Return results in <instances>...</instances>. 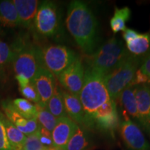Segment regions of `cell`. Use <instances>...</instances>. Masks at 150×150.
Segmentation results:
<instances>
[{"instance_id":"cell-1","label":"cell","mask_w":150,"mask_h":150,"mask_svg":"<svg viewBox=\"0 0 150 150\" xmlns=\"http://www.w3.org/2000/svg\"><path fill=\"white\" fill-rule=\"evenodd\" d=\"M66 27L81 51L87 56L96 50L98 23L95 15L83 1H71L67 9Z\"/></svg>"},{"instance_id":"cell-2","label":"cell","mask_w":150,"mask_h":150,"mask_svg":"<svg viewBox=\"0 0 150 150\" xmlns=\"http://www.w3.org/2000/svg\"><path fill=\"white\" fill-rule=\"evenodd\" d=\"M104 76L100 73L85 69L83 87L79 95L87 119L88 129L94 128L93 116L102 105L108 102L109 94L105 86Z\"/></svg>"},{"instance_id":"cell-3","label":"cell","mask_w":150,"mask_h":150,"mask_svg":"<svg viewBox=\"0 0 150 150\" xmlns=\"http://www.w3.org/2000/svg\"><path fill=\"white\" fill-rule=\"evenodd\" d=\"M130 55L122 41L112 37L86 58V68L105 76Z\"/></svg>"},{"instance_id":"cell-4","label":"cell","mask_w":150,"mask_h":150,"mask_svg":"<svg viewBox=\"0 0 150 150\" xmlns=\"http://www.w3.org/2000/svg\"><path fill=\"white\" fill-rule=\"evenodd\" d=\"M142 60L130 54L113 70L105 75L104 84L110 99L116 102L124 90L131 86Z\"/></svg>"},{"instance_id":"cell-5","label":"cell","mask_w":150,"mask_h":150,"mask_svg":"<svg viewBox=\"0 0 150 150\" xmlns=\"http://www.w3.org/2000/svg\"><path fill=\"white\" fill-rule=\"evenodd\" d=\"M13 68L16 76H22L31 81L42 67L40 48L29 42L20 41L13 50Z\"/></svg>"},{"instance_id":"cell-6","label":"cell","mask_w":150,"mask_h":150,"mask_svg":"<svg viewBox=\"0 0 150 150\" xmlns=\"http://www.w3.org/2000/svg\"><path fill=\"white\" fill-rule=\"evenodd\" d=\"M79 57L71 49L60 45H51L40 49L42 67L58 78Z\"/></svg>"},{"instance_id":"cell-7","label":"cell","mask_w":150,"mask_h":150,"mask_svg":"<svg viewBox=\"0 0 150 150\" xmlns=\"http://www.w3.org/2000/svg\"><path fill=\"white\" fill-rule=\"evenodd\" d=\"M34 26L38 33L43 36L56 35L60 26V13L57 5L50 1L41 3L35 16Z\"/></svg>"},{"instance_id":"cell-8","label":"cell","mask_w":150,"mask_h":150,"mask_svg":"<svg viewBox=\"0 0 150 150\" xmlns=\"http://www.w3.org/2000/svg\"><path fill=\"white\" fill-rule=\"evenodd\" d=\"M85 78V67L81 59H77L58 77L59 82L65 91L79 96Z\"/></svg>"},{"instance_id":"cell-9","label":"cell","mask_w":150,"mask_h":150,"mask_svg":"<svg viewBox=\"0 0 150 150\" xmlns=\"http://www.w3.org/2000/svg\"><path fill=\"white\" fill-rule=\"evenodd\" d=\"M93 121L94 127L112 134L119 126L116 102L110 99L102 105L94 113Z\"/></svg>"},{"instance_id":"cell-10","label":"cell","mask_w":150,"mask_h":150,"mask_svg":"<svg viewBox=\"0 0 150 150\" xmlns=\"http://www.w3.org/2000/svg\"><path fill=\"white\" fill-rule=\"evenodd\" d=\"M120 135L129 150H150V144L141 129L129 118L120 124Z\"/></svg>"},{"instance_id":"cell-11","label":"cell","mask_w":150,"mask_h":150,"mask_svg":"<svg viewBox=\"0 0 150 150\" xmlns=\"http://www.w3.org/2000/svg\"><path fill=\"white\" fill-rule=\"evenodd\" d=\"M1 106L7 119L26 136L35 134L40 129L36 119H28L20 114L11 101H4Z\"/></svg>"},{"instance_id":"cell-12","label":"cell","mask_w":150,"mask_h":150,"mask_svg":"<svg viewBox=\"0 0 150 150\" xmlns=\"http://www.w3.org/2000/svg\"><path fill=\"white\" fill-rule=\"evenodd\" d=\"M31 82L35 87L40 97L39 105L46 106L47 103L53 95L57 86L56 83V78L47 70L40 67Z\"/></svg>"},{"instance_id":"cell-13","label":"cell","mask_w":150,"mask_h":150,"mask_svg":"<svg viewBox=\"0 0 150 150\" xmlns=\"http://www.w3.org/2000/svg\"><path fill=\"white\" fill-rule=\"evenodd\" d=\"M140 125L150 134V87L146 84L135 86Z\"/></svg>"},{"instance_id":"cell-14","label":"cell","mask_w":150,"mask_h":150,"mask_svg":"<svg viewBox=\"0 0 150 150\" xmlns=\"http://www.w3.org/2000/svg\"><path fill=\"white\" fill-rule=\"evenodd\" d=\"M77 127L78 125L68 116L59 118L52 132L53 147L65 149L67 142Z\"/></svg>"},{"instance_id":"cell-15","label":"cell","mask_w":150,"mask_h":150,"mask_svg":"<svg viewBox=\"0 0 150 150\" xmlns=\"http://www.w3.org/2000/svg\"><path fill=\"white\" fill-rule=\"evenodd\" d=\"M62 95L67 115L78 126L89 129L86 114L79 96L72 95L65 90H62Z\"/></svg>"},{"instance_id":"cell-16","label":"cell","mask_w":150,"mask_h":150,"mask_svg":"<svg viewBox=\"0 0 150 150\" xmlns=\"http://www.w3.org/2000/svg\"><path fill=\"white\" fill-rule=\"evenodd\" d=\"M20 24L25 28L34 25V20L40 3L38 0H13Z\"/></svg>"},{"instance_id":"cell-17","label":"cell","mask_w":150,"mask_h":150,"mask_svg":"<svg viewBox=\"0 0 150 150\" xmlns=\"http://www.w3.org/2000/svg\"><path fill=\"white\" fill-rule=\"evenodd\" d=\"M117 100H119L120 103L122 107L124 109V112H126L128 116L132 117L137 124L140 125L139 115L137 108V102L136 94H135V86H129L124 90Z\"/></svg>"},{"instance_id":"cell-18","label":"cell","mask_w":150,"mask_h":150,"mask_svg":"<svg viewBox=\"0 0 150 150\" xmlns=\"http://www.w3.org/2000/svg\"><path fill=\"white\" fill-rule=\"evenodd\" d=\"M126 48L131 55L143 59L150 53V33H139L136 38L126 43Z\"/></svg>"},{"instance_id":"cell-19","label":"cell","mask_w":150,"mask_h":150,"mask_svg":"<svg viewBox=\"0 0 150 150\" xmlns=\"http://www.w3.org/2000/svg\"><path fill=\"white\" fill-rule=\"evenodd\" d=\"M92 145L89 129L78 126L67 142L65 150H88Z\"/></svg>"},{"instance_id":"cell-20","label":"cell","mask_w":150,"mask_h":150,"mask_svg":"<svg viewBox=\"0 0 150 150\" xmlns=\"http://www.w3.org/2000/svg\"><path fill=\"white\" fill-rule=\"evenodd\" d=\"M0 120L2 122L5 128L11 150H22V145L27 136L19 131L8 119L4 117L1 113Z\"/></svg>"},{"instance_id":"cell-21","label":"cell","mask_w":150,"mask_h":150,"mask_svg":"<svg viewBox=\"0 0 150 150\" xmlns=\"http://www.w3.org/2000/svg\"><path fill=\"white\" fill-rule=\"evenodd\" d=\"M0 22L6 27H13L20 24L16 8L13 1H0Z\"/></svg>"},{"instance_id":"cell-22","label":"cell","mask_w":150,"mask_h":150,"mask_svg":"<svg viewBox=\"0 0 150 150\" xmlns=\"http://www.w3.org/2000/svg\"><path fill=\"white\" fill-rule=\"evenodd\" d=\"M46 108L57 119L64 116H67L65 111L63 97L62 95V90L58 86H56L53 95L47 103Z\"/></svg>"},{"instance_id":"cell-23","label":"cell","mask_w":150,"mask_h":150,"mask_svg":"<svg viewBox=\"0 0 150 150\" xmlns=\"http://www.w3.org/2000/svg\"><path fill=\"white\" fill-rule=\"evenodd\" d=\"M131 17V10L128 7L115 8L114 15L110 19V26L114 33L124 31L126 29V22Z\"/></svg>"},{"instance_id":"cell-24","label":"cell","mask_w":150,"mask_h":150,"mask_svg":"<svg viewBox=\"0 0 150 150\" xmlns=\"http://www.w3.org/2000/svg\"><path fill=\"white\" fill-rule=\"evenodd\" d=\"M37 108V121L39 125L47 131L52 132L57 123V118L54 117L52 114L47 110L46 106L35 104Z\"/></svg>"},{"instance_id":"cell-25","label":"cell","mask_w":150,"mask_h":150,"mask_svg":"<svg viewBox=\"0 0 150 150\" xmlns=\"http://www.w3.org/2000/svg\"><path fill=\"white\" fill-rule=\"evenodd\" d=\"M13 104L18 112L25 117L28 119H36L37 108L35 104H33L27 99L23 98L14 99Z\"/></svg>"},{"instance_id":"cell-26","label":"cell","mask_w":150,"mask_h":150,"mask_svg":"<svg viewBox=\"0 0 150 150\" xmlns=\"http://www.w3.org/2000/svg\"><path fill=\"white\" fill-rule=\"evenodd\" d=\"M47 148L42 145L39 138V130L35 134L26 137L22 150H47Z\"/></svg>"},{"instance_id":"cell-27","label":"cell","mask_w":150,"mask_h":150,"mask_svg":"<svg viewBox=\"0 0 150 150\" xmlns=\"http://www.w3.org/2000/svg\"><path fill=\"white\" fill-rule=\"evenodd\" d=\"M20 91L22 96L25 97L28 101L34 102L35 104H40V97L31 82L23 88H20Z\"/></svg>"},{"instance_id":"cell-28","label":"cell","mask_w":150,"mask_h":150,"mask_svg":"<svg viewBox=\"0 0 150 150\" xmlns=\"http://www.w3.org/2000/svg\"><path fill=\"white\" fill-rule=\"evenodd\" d=\"M13 53L6 43L0 40V67L13 61Z\"/></svg>"},{"instance_id":"cell-29","label":"cell","mask_w":150,"mask_h":150,"mask_svg":"<svg viewBox=\"0 0 150 150\" xmlns=\"http://www.w3.org/2000/svg\"><path fill=\"white\" fill-rule=\"evenodd\" d=\"M39 138L42 145L46 148L53 147V140H52V133L47 131L42 127H40L39 129Z\"/></svg>"},{"instance_id":"cell-30","label":"cell","mask_w":150,"mask_h":150,"mask_svg":"<svg viewBox=\"0 0 150 150\" xmlns=\"http://www.w3.org/2000/svg\"><path fill=\"white\" fill-rule=\"evenodd\" d=\"M0 150H11L5 128L1 120H0Z\"/></svg>"},{"instance_id":"cell-31","label":"cell","mask_w":150,"mask_h":150,"mask_svg":"<svg viewBox=\"0 0 150 150\" xmlns=\"http://www.w3.org/2000/svg\"><path fill=\"white\" fill-rule=\"evenodd\" d=\"M139 70L147 77L148 86L150 87V53L146 56L142 61Z\"/></svg>"},{"instance_id":"cell-32","label":"cell","mask_w":150,"mask_h":150,"mask_svg":"<svg viewBox=\"0 0 150 150\" xmlns=\"http://www.w3.org/2000/svg\"><path fill=\"white\" fill-rule=\"evenodd\" d=\"M138 34L139 33L138 31H135L134 29L126 28V29L123 31V38L125 42L127 43L136 38Z\"/></svg>"},{"instance_id":"cell-33","label":"cell","mask_w":150,"mask_h":150,"mask_svg":"<svg viewBox=\"0 0 150 150\" xmlns=\"http://www.w3.org/2000/svg\"><path fill=\"white\" fill-rule=\"evenodd\" d=\"M16 79L18 81L20 88H23L31 82L30 80L28 79L27 78L22 76H16Z\"/></svg>"},{"instance_id":"cell-34","label":"cell","mask_w":150,"mask_h":150,"mask_svg":"<svg viewBox=\"0 0 150 150\" xmlns=\"http://www.w3.org/2000/svg\"><path fill=\"white\" fill-rule=\"evenodd\" d=\"M47 150H65V149H63V148L60 147H52L50 148H48Z\"/></svg>"}]
</instances>
